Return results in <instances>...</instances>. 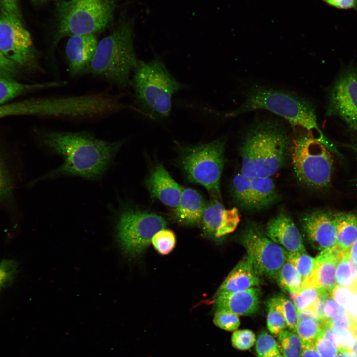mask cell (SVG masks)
I'll use <instances>...</instances> for the list:
<instances>
[{
  "label": "cell",
  "mask_w": 357,
  "mask_h": 357,
  "mask_svg": "<svg viewBox=\"0 0 357 357\" xmlns=\"http://www.w3.org/2000/svg\"><path fill=\"white\" fill-rule=\"evenodd\" d=\"M335 278L337 285L352 290L357 282V264L350 259L349 251L337 263Z\"/></svg>",
  "instance_id": "cell-27"
},
{
  "label": "cell",
  "mask_w": 357,
  "mask_h": 357,
  "mask_svg": "<svg viewBox=\"0 0 357 357\" xmlns=\"http://www.w3.org/2000/svg\"><path fill=\"white\" fill-rule=\"evenodd\" d=\"M242 243L258 273L276 279L287 260L288 252L255 227L245 231Z\"/></svg>",
  "instance_id": "cell-11"
},
{
  "label": "cell",
  "mask_w": 357,
  "mask_h": 357,
  "mask_svg": "<svg viewBox=\"0 0 357 357\" xmlns=\"http://www.w3.org/2000/svg\"><path fill=\"white\" fill-rule=\"evenodd\" d=\"M330 325L338 345L339 352L350 350L355 340L350 328Z\"/></svg>",
  "instance_id": "cell-41"
},
{
  "label": "cell",
  "mask_w": 357,
  "mask_h": 357,
  "mask_svg": "<svg viewBox=\"0 0 357 357\" xmlns=\"http://www.w3.org/2000/svg\"><path fill=\"white\" fill-rule=\"evenodd\" d=\"M353 317V316H352ZM350 329L355 339L357 340V319L352 317Z\"/></svg>",
  "instance_id": "cell-48"
},
{
  "label": "cell",
  "mask_w": 357,
  "mask_h": 357,
  "mask_svg": "<svg viewBox=\"0 0 357 357\" xmlns=\"http://www.w3.org/2000/svg\"><path fill=\"white\" fill-rule=\"evenodd\" d=\"M278 336V347L284 357H301L302 342L293 331L284 330Z\"/></svg>",
  "instance_id": "cell-30"
},
{
  "label": "cell",
  "mask_w": 357,
  "mask_h": 357,
  "mask_svg": "<svg viewBox=\"0 0 357 357\" xmlns=\"http://www.w3.org/2000/svg\"><path fill=\"white\" fill-rule=\"evenodd\" d=\"M290 156L294 174L300 183L316 189L329 186L333 172L331 151L313 135L308 132L293 139Z\"/></svg>",
  "instance_id": "cell-7"
},
{
  "label": "cell",
  "mask_w": 357,
  "mask_h": 357,
  "mask_svg": "<svg viewBox=\"0 0 357 357\" xmlns=\"http://www.w3.org/2000/svg\"><path fill=\"white\" fill-rule=\"evenodd\" d=\"M19 151L16 147L0 139V210L12 216L19 210L16 198L22 177Z\"/></svg>",
  "instance_id": "cell-14"
},
{
  "label": "cell",
  "mask_w": 357,
  "mask_h": 357,
  "mask_svg": "<svg viewBox=\"0 0 357 357\" xmlns=\"http://www.w3.org/2000/svg\"><path fill=\"white\" fill-rule=\"evenodd\" d=\"M322 330L314 344L321 357H336L338 353V345L328 321L322 323Z\"/></svg>",
  "instance_id": "cell-29"
},
{
  "label": "cell",
  "mask_w": 357,
  "mask_h": 357,
  "mask_svg": "<svg viewBox=\"0 0 357 357\" xmlns=\"http://www.w3.org/2000/svg\"><path fill=\"white\" fill-rule=\"evenodd\" d=\"M130 86L135 111L152 119H162L170 115L173 96L187 85L177 80L156 56L149 61L139 60Z\"/></svg>",
  "instance_id": "cell-5"
},
{
  "label": "cell",
  "mask_w": 357,
  "mask_h": 357,
  "mask_svg": "<svg viewBox=\"0 0 357 357\" xmlns=\"http://www.w3.org/2000/svg\"><path fill=\"white\" fill-rule=\"evenodd\" d=\"M231 190L235 202L246 210L265 209L278 199V190L271 177L250 178L238 173L232 179Z\"/></svg>",
  "instance_id": "cell-13"
},
{
  "label": "cell",
  "mask_w": 357,
  "mask_h": 357,
  "mask_svg": "<svg viewBox=\"0 0 357 357\" xmlns=\"http://www.w3.org/2000/svg\"><path fill=\"white\" fill-rule=\"evenodd\" d=\"M346 252L337 245L322 250L315 258V265L311 274L303 281L301 288H323L330 291L337 285L336 266Z\"/></svg>",
  "instance_id": "cell-18"
},
{
  "label": "cell",
  "mask_w": 357,
  "mask_h": 357,
  "mask_svg": "<svg viewBox=\"0 0 357 357\" xmlns=\"http://www.w3.org/2000/svg\"><path fill=\"white\" fill-rule=\"evenodd\" d=\"M18 265L13 259H4L0 262V292L11 284L16 277Z\"/></svg>",
  "instance_id": "cell-38"
},
{
  "label": "cell",
  "mask_w": 357,
  "mask_h": 357,
  "mask_svg": "<svg viewBox=\"0 0 357 357\" xmlns=\"http://www.w3.org/2000/svg\"><path fill=\"white\" fill-rule=\"evenodd\" d=\"M323 314L325 321L333 320L346 315L349 312L330 295L325 303Z\"/></svg>",
  "instance_id": "cell-42"
},
{
  "label": "cell",
  "mask_w": 357,
  "mask_h": 357,
  "mask_svg": "<svg viewBox=\"0 0 357 357\" xmlns=\"http://www.w3.org/2000/svg\"><path fill=\"white\" fill-rule=\"evenodd\" d=\"M98 41L95 34L70 36L65 47L69 72L72 77L90 73Z\"/></svg>",
  "instance_id": "cell-16"
},
{
  "label": "cell",
  "mask_w": 357,
  "mask_h": 357,
  "mask_svg": "<svg viewBox=\"0 0 357 357\" xmlns=\"http://www.w3.org/2000/svg\"><path fill=\"white\" fill-rule=\"evenodd\" d=\"M267 306L268 329L272 334L278 336L288 327L277 298L271 299L268 302Z\"/></svg>",
  "instance_id": "cell-31"
},
{
  "label": "cell",
  "mask_w": 357,
  "mask_h": 357,
  "mask_svg": "<svg viewBox=\"0 0 357 357\" xmlns=\"http://www.w3.org/2000/svg\"><path fill=\"white\" fill-rule=\"evenodd\" d=\"M67 83L64 81H52L26 84L0 76V105L7 103L23 95L45 89L63 87Z\"/></svg>",
  "instance_id": "cell-24"
},
{
  "label": "cell",
  "mask_w": 357,
  "mask_h": 357,
  "mask_svg": "<svg viewBox=\"0 0 357 357\" xmlns=\"http://www.w3.org/2000/svg\"><path fill=\"white\" fill-rule=\"evenodd\" d=\"M352 291L353 292L357 294V283L355 284V285L354 286V287H353V288L352 289Z\"/></svg>",
  "instance_id": "cell-53"
},
{
  "label": "cell",
  "mask_w": 357,
  "mask_h": 357,
  "mask_svg": "<svg viewBox=\"0 0 357 357\" xmlns=\"http://www.w3.org/2000/svg\"><path fill=\"white\" fill-rule=\"evenodd\" d=\"M326 111L357 130V67L346 68L337 77L329 89Z\"/></svg>",
  "instance_id": "cell-12"
},
{
  "label": "cell",
  "mask_w": 357,
  "mask_h": 357,
  "mask_svg": "<svg viewBox=\"0 0 357 357\" xmlns=\"http://www.w3.org/2000/svg\"><path fill=\"white\" fill-rule=\"evenodd\" d=\"M202 195L196 190L183 188L180 201L173 215L178 222L189 225L199 224L206 206Z\"/></svg>",
  "instance_id": "cell-23"
},
{
  "label": "cell",
  "mask_w": 357,
  "mask_h": 357,
  "mask_svg": "<svg viewBox=\"0 0 357 357\" xmlns=\"http://www.w3.org/2000/svg\"><path fill=\"white\" fill-rule=\"evenodd\" d=\"M276 280L281 289L290 294L299 291L303 282L297 268L287 259L280 269Z\"/></svg>",
  "instance_id": "cell-28"
},
{
  "label": "cell",
  "mask_w": 357,
  "mask_h": 357,
  "mask_svg": "<svg viewBox=\"0 0 357 357\" xmlns=\"http://www.w3.org/2000/svg\"><path fill=\"white\" fill-rule=\"evenodd\" d=\"M350 350L356 355L357 357V340L356 339Z\"/></svg>",
  "instance_id": "cell-50"
},
{
  "label": "cell",
  "mask_w": 357,
  "mask_h": 357,
  "mask_svg": "<svg viewBox=\"0 0 357 357\" xmlns=\"http://www.w3.org/2000/svg\"><path fill=\"white\" fill-rule=\"evenodd\" d=\"M266 236L288 252L305 251L301 234L290 216L279 213L267 223Z\"/></svg>",
  "instance_id": "cell-19"
},
{
  "label": "cell",
  "mask_w": 357,
  "mask_h": 357,
  "mask_svg": "<svg viewBox=\"0 0 357 357\" xmlns=\"http://www.w3.org/2000/svg\"><path fill=\"white\" fill-rule=\"evenodd\" d=\"M166 224L165 220L156 214L126 209L116 219L115 237L122 253L134 258L147 249L153 236L165 229Z\"/></svg>",
  "instance_id": "cell-8"
},
{
  "label": "cell",
  "mask_w": 357,
  "mask_h": 357,
  "mask_svg": "<svg viewBox=\"0 0 357 357\" xmlns=\"http://www.w3.org/2000/svg\"><path fill=\"white\" fill-rule=\"evenodd\" d=\"M255 343L258 357H268L280 353L277 342L266 332H262L258 335Z\"/></svg>",
  "instance_id": "cell-36"
},
{
  "label": "cell",
  "mask_w": 357,
  "mask_h": 357,
  "mask_svg": "<svg viewBox=\"0 0 357 357\" xmlns=\"http://www.w3.org/2000/svg\"><path fill=\"white\" fill-rule=\"evenodd\" d=\"M260 295V290L256 287L222 294L215 297V305L217 309L226 310L238 316L250 315L258 310Z\"/></svg>",
  "instance_id": "cell-21"
},
{
  "label": "cell",
  "mask_w": 357,
  "mask_h": 357,
  "mask_svg": "<svg viewBox=\"0 0 357 357\" xmlns=\"http://www.w3.org/2000/svg\"><path fill=\"white\" fill-rule=\"evenodd\" d=\"M301 357H321L318 352L314 343H302Z\"/></svg>",
  "instance_id": "cell-46"
},
{
  "label": "cell",
  "mask_w": 357,
  "mask_h": 357,
  "mask_svg": "<svg viewBox=\"0 0 357 357\" xmlns=\"http://www.w3.org/2000/svg\"><path fill=\"white\" fill-rule=\"evenodd\" d=\"M39 145L59 155L63 164L29 182L63 175L77 176L87 179L101 177L111 165L121 147L122 141L109 142L96 138L87 132H65L40 129L36 130Z\"/></svg>",
  "instance_id": "cell-1"
},
{
  "label": "cell",
  "mask_w": 357,
  "mask_h": 357,
  "mask_svg": "<svg viewBox=\"0 0 357 357\" xmlns=\"http://www.w3.org/2000/svg\"><path fill=\"white\" fill-rule=\"evenodd\" d=\"M35 3H43L49 0H31Z\"/></svg>",
  "instance_id": "cell-51"
},
{
  "label": "cell",
  "mask_w": 357,
  "mask_h": 357,
  "mask_svg": "<svg viewBox=\"0 0 357 357\" xmlns=\"http://www.w3.org/2000/svg\"><path fill=\"white\" fill-rule=\"evenodd\" d=\"M325 2L339 8H356L357 0H323Z\"/></svg>",
  "instance_id": "cell-45"
},
{
  "label": "cell",
  "mask_w": 357,
  "mask_h": 357,
  "mask_svg": "<svg viewBox=\"0 0 357 357\" xmlns=\"http://www.w3.org/2000/svg\"><path fill=\"white\" fill-rule=\"evenodd\" d=\"M277 298L281 306L287 327L294 331L299 321L298 311L293 302L285 297L280 296L277 297Z\"/></svg>",
  "instance_id": "cell-40"
},
{
  "label": "cell",
  "mask_w": 357,
  "mask_h": 357,
  "mask_svg": "<svg viewBox=\"0 0 357 357\" xmlns=\"http://www.w3.org/2000/svg\"><path fill=\"white\" fill-rule=\"evenodd\" d=\"M256 340L255 334L248 329L236 330L231 336L232 346L241 350L250 349L254 345Z\"/></svg>",
  "instance_id": "cell-39"
},
{
  "label": "cell",
  "mask_w": 357,
  "mask_h": 357,
  "mask_svg": "<svg viewBox=\"0 0 357 357\" xmlns=\"http://www.w3.org/2000/svg\"><path fill=\"white\" fill-rule=\"evenodd\" d=\"M322 328L319 320L307 319L298 321L294 331L299 336L302 343H314Z\"/></svg>",
  "instance_id": "cell-33"
},
{
  "label": "cell",
  "mask_w": 357,
  "mask_h": 357,
  "mask_svg": "<svg viewBox=\"0 0 357 357\" xmlns=\"http://www.w3.org/2000/svg\"><path fill=\"white\" fill-rule=\"evenodd\" d=\"M20 70L0 49V76L15 79Z\"/></svg>",
  "instance_id": "cell-43"
},
{
  "label": "cell",
  "mask_w": 357,
  "mask_h": 357,
  "mask_svg": "<svg viewBox=\"0 0 357 357\" xmlns=\"http://www.w3.org/2000/svg\"><path fill=\"white\" fill-rule=\"evenodd\" d=\"M117 0H61L56 7L57 24L52 36L55 47L63 38L95 34L113 20Z\"/></svg>",
  "instance_id": "cell-6"
},
{
  "label": "cell",
  "mask_w": 357,
  "mask_h": 357,
  "mask_svg": "<svg viewBox=\"0 0 357 357\" xmlns=\"http://www.w3.org/2000/svg\"><path fill=\"white\" fill-rule=\"evenodd\" d=\"M224 146V140L218 139L185 150L181 159L182 168L189 181L202 185L213 198L220 200Z\"/></svg>",
  "instance_id": "cell-9"
},
{
  "label": "cell",
  "mask_w": 357,
  "mask_h": 357,
  "mask_svg": "<svg viewBox=\"0 0 357 357\" xmlns=\"http://www.w3.org/2000/svg\"><path fill=\"white\" fill-rule=\"evenodd\" d=\"M349 256L352 262L357 264V239L349 249Z\"/></svg>",
  "instance_id": "cell-47"
},
{
  "label": "cell",
  "mask_w": 357,
  "mask_h": 357,
  "mask_svg": "<svg viewBox=\"0 0 357 357\" xmlns=\"http://www.w3.org/2000/svg\"><path fill=\"white\" fill-rule=\"evenodd\" d=\"M0 8L2 12L9 14L21 19L19 0H0Z\"/></svg>",
  "instance_id": "cell-44"
},
{
  "label": "cell",
  "mask_w": 357,
  "mask_h": 357,
  "mask_svg": "<svg viewBox=\"0 0 357 357\" xmlns=\"http://www.w3.org/2000/svg\"><path fill=\"white\" fill-rule=\"evenodd\" d=\"M323 288L306 287L291 294V299L298 311L309 310L317 300Z\"/></svg>",
  "instance_id": "cell-32"
},
{
  "label": "cell",
  "mask_w": 357,
  "mask_h": 357,
  "mask_svg": "<svg viewBox=\"0 0 357 357\" xmlns=\"http://www.w3.org/2000/svg\"><path fill=\"white\" fill-rule=\"evenodd\" d=\"M219 200L213 198L206 202L201 219L204 232L215 237L232 233L240 220L237 208L226 209Z\"/></svg>",
  "instance_id": "cell-17"
},
{
  "label": "cell",
  "mask_w": 357,
  "mask_h": 357,
  "mask_svg": "<svg viewBox=\"0 0 357 357\" xmlns=\"http://www.w3.org/2000/svg\"><path fill=\"white\" fill-rule=\"evenodd\" d=\"M151 243L158 253L162 255L168 254L175 247V234L169 230H161L153 236Z\"/></svg>",
  "instance_id": "cell-35"
},
{
  "label": "cell",
  "mask_w": 357,
  "mask_h": 357,
  "mask_svg": "<svg viewBox=\"0 0 357 357\" xmlns=\"http://www.w3.org/2000/svg\"><path fill=\"white\" fill-rule=\"evenodd\" d=\"M291 142L285 128L272 119L258 120L246 132L240 148L241 172L250 178L271 177L285 164Z\"/></svg>",
  "instance_id": "cell-2"
},
{
  "label": "cell",
  "mask_w": 357,
  "mask_h": 357,
  "mask_svg": "<svg viewBox=\"0 0 357 357\" xmlns=\"http://www.w3.org/2000/svg\"><path fill=\"white\" fill-rule=\"evenodd\" d=\"M213 322L215 326L221 329L232 331L237 329L240 324L238 315L224 309H217L215 312Z\"/></svg>",
  "instance_id": "cell-37"
},
{
  "label": "cell",
  "mask_w": 357,
  "mask_h": 357,
  "mask_svg": "<svg viewBox=\"0 0 357 357\" xmlns=\"http://www.w3.org/2000/svg\"><path fill=\"white\" fill-rule=\"evenodd\" d=\"M145 184L152 197L169 207L178 206L183 187L173 179L163 165L158 164L154 168Z\"/></svg>",
  "instance_id": "cell-20"
},
{
  "label": "cell",
  "mask_w": 357,
  "mask_h": 357,
  "mask_svg": "<svg viewBox=\"0 0 357 357\" xmlns=\"http://www.w3.org/2000/svg\"><path fill=\"white\" fill-rule=\"evenodd\" d=\"M336 357H357V356L351 350H350L339 352Z\"/></svg>",
  "instance_id": "cell-49"
},
{
  "label": "cell",
  "mask_w": 357,
  "mask_h": 357,
  "mask_svg": "<svg viewBox=\"0 0 357 357\" xmlns=\"http://www.w3.org/2000/svg\"><path fill=\"white\" fill-rule=\"evenodd\" d=\"M39 112L38 97L0 105V119L13 116H38Z\"/></svg>",
  "instance_id": "cell-26"
},
{
  "label": "cell",
  "mask_w": 357,
  "mask_h": 357,
  "mask_svg": "<svg viewBox=\"0 0 357 357\" xmlns=\"http://www.w3.org/2000/svg\"><path fill=\"white\" fill-rule=\"evenodd\" d=\"M134 20H123L98 42L90 73L118 88L130 86L132 72L138 62L134 45Z\"/></svg>",
  "instance_id": "cell-4"
},
{
  "label": "cell",
  "mask_w": 357,
  "mask_h": 357,
  "mask_svg": "<svg viewBox=\"0 0 357 357\" xmlns=\"http://www.w3.org/2000/svg\"><path fill=\"white\" fill-rule=\"evenodd\" d=\"M0 49L20 70L32 71L40 68L38 52L21 19L2 12L0 16Z\"/></svg>",
  "instance_id": "cell-10"
},
{
  "label": "cell",
  "mask_w": 357,
  "mask_h": 357,
  "mask_svg": "<svg viewBox=\"0 0 357 357\" xmlns=\"http://www.w3.org/2000/svg\"><path fill=\"white\" fill-rule=\"evenodd\" d=\"M268 357H284L282 354L280 353L278 354H276L275 355H273L272 356H269Z\"/></svg>",
  "instance_id": "cell-52"
},
{
  "label": "cell",
  "mask_w": 357,
  "mask_h": 357,
  "mask_svg": "<svg viewBox=\"0 0 357 357\" xmlns=\"http://www.w3.org/2000/svg\"><path fill=\"white\" fill-rule=\"evenodd\" d=\"M287 259L297 268L302 281L310 276L315 265V258L309 255L306 251L292 253L288 252Z\"/></svg>",
  "instance_id": "cell-34"
},
{
  "label": "cell",
  "mask_w": 357,
  "mask_h": 357,
  "mask_svg": "<svg viewBox=\"0 0 357 357\" xmlns=\"http://www.w3.org/2000/svg\"><path fill=\"white\" fill-rule=\"evenodd\" d=\"M259 109L280 116L293 127L304 128L330 150L334 149L333 144L319 128L313 104L304 98L288 92L262 85H253L246 92L241 104L225 116L234 117Z\"/></svg>",
  "instance_id": "cell-3"
},
{
  "label": "cell",
  "mask_w": 357,
  "mask_h": 357,
  "mask_svg": "<svg viewBox=\"0 0 357 357\" xmlns=\"http://www.w3.org/2000/svg\"><path fill=\"white\" fill-rule=\"evenodd\" d=\"M259 274L247 255L229 273L218 288L215 297L225 293L245 290L259 285Z\"/></svg>",
  "instance_id": "cell-22"
},
{
  "label": "cell",
  "mask_w": 357,
  "mask_h": 357,
  "mask_svg": "<svg viewBox=\"0 0 357 357\" xmlns=\"http://www.w3.org/2000/svg\"><path fill=\"white\" fill-rule=\"evenodd\" d=\"M352 148L357 153V144L352 146Z\"/></svg>",
  "instance_id": "cell-54"
},
{
  "label": "cell",
  "mask_w": 357,
  "mask_h": 357,
  "mask_svg": "<svg viewBox=\"0 0 357 357\" xmlns=\"http://www.w3.org/2000/svg\"><path fill=\"white\" fill-rule=\"evenodd\" d=\"M333 217L337 234L336 245L348 251L357 239V214L340 212L333 214Z\"/></svg>",
  "instance_id": "cell-25"
},
{
  "label": "cell",
  "mask_w": 357,
  "mask_h": 357,
  "mask_svg": "<svg viewBox=\"0 0 357 357\" xmlns=\"http://www.w3.org/2000/svg\"><path fill=\"white\" fill-rule=\"evenodd\" d=\"M301 224L315 249L322 251L336 245L337 234L333 213L325 210L312 211L302 217Z\"/></svg>",
  "instance_id": "cell-15"
}]
</instances>
